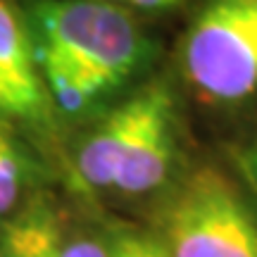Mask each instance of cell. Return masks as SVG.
<instances>
[{
	"instance_id": "cell-1",
	"label": "cell",
	"mask_w": 257,
	"mask_h": 257,
	"mask_svg": "<svg viewBox=\"0 0 257 257\" xmlns=\"http://www.w3.org/2000/svg\"><path fill=\"white\" fill-rule=\"evenodd\" d=\"M174 146V98L165 83H150L114 107L83 141L76 167L93 188L141 195L167 181Z\"/></svg>"
},
{
	"instance_id": "cell-2",
	"label": "cell",
	"mask_w": 257,
	"mask_h": 257,
	"mask_svg": "<svg viewBox=\"0 0 257 257\" xmlns=\"http://www.w3.org/2000/svg\"><path fill=\"white\" fill-rule=\"evenodd\" d=\"M24 17L36 50L60 57L110 91L131 81L153 53L136 19L105 0H29Z\"/></svg>"
},
{
	"instance_id": "cell-3",
	"label": "cell",
	"mask_w": 257,
	"mask_h": 257,
	"mask_svg": "<svg viewBox=\"0 0 257 257\" xmlns=\"http://www.w3.org/2000/svg\"><path fill=\"white\" fill-rule=\"evenodd\" d=\"M157 240L165 257H257V217L226 176L205 167L167 202Z\"/></svg>"
},
{
	"instance_id": "cell-4",
	"label": "cell",
	"mask_w": 257,
	"mask_h": 257,
	"mask_svg": "<svg viewBox=\"0 0 257 257\" xmlns=\"http://www.w3.org/2000/svg\"><path fill=\"white\" fill-rule=\"evenodd\" d=\"M184 72L214 102L257 93V0H207L186 31Z\"/></svg>"
},
{
	"instance_id": "cell-5",
	"label": "cell",
	"mask_w": 257,
	"mask_h": 257,
	"mask_svg": "<svg viewBox=\"0 0 257 257\" xmlns=\"http://www.w3.org/2000/svg\"><path fill=\"white\" fill-rule=\"evenodd\" d=\"M50 110L24 10L0 0V117L41 121Z\"/></svg>"
},
{
	"instance_id": "cell-6",
	"label": "cell",
	"mask_w": 257,
	"mask_h": 257,
	"mask_svg": "<svg viewBox=\"0 0 257 257\" xmlns=\"http://www.w3.org/2000/svg\"><path fill=\"white\" fill-rule=\"evenodd\" d=\"M64 238L55 214L31 205L0 231V257H62Z\"/></svg>"
},
{
	"instance_id": "cell-7",
	"label": "cell",
	"mask_w": 257,
	"mask_h": 257,
	"mask_svg": "<svg viewBox=\"0 0 257 257\" xmlns=\"http://www.w3.org/2000/svg\"><path fill=\"white\" fill-rule=\"evenodd\" d=\"M27 181V157L17 141L0 128V217L8 214L22 195Z\"/></svg>"
},
{
	"instance_id": "cell-8",
	"label": "cell",
	"mask_w": 257,
	"mask_h": 257,
	"mask_svg": "<svg viewBox=\"0 0 257 257\" xmlns=\"http://www.w3.org/2000/svg\"><path fill=\"white\" fill-rule=\"evenodd\" d=\"M107 257H165L157 236L141 231L121 229L110 240H105Z\"/></svg>"
},
{
	"instance_id": "cell-9",
	"label": "cell",
	"mask_w": 257,
	"mask_h": 257,
	"mask_svg": "<svg viewBox=\"0 0 257 257\" xmlns=\"http://www.w3.org/2000/svg\"><path fill=\"white\" fill-rule=\"evenodd\" d=\"M62 257H107V248L105 243L93 238H74V240H64Z\"/></svg>"
},
{
	"instance_id": "cell-10",
	"label": "cell",
	"mask_w": 257,
	"mask_h": 257,
	"mask_svg": "<svg viewBox=\"0 0 257 257\" xmlns=\"http://www.w3.org/2000/svg\"><path fill=\"white\" fill-rule=\"evenodd\" d=\"M105 3H112L117 8L124 10H146V12H155V10H167L176 5L179 0H105Z\"/></svg>"
},
{
	"instance_id": "cell-11",
	"label": "cell",
	"mask_w": 257,
	"mask_h": 257,
	"mask_svg": "<svg viewBox=\"0 0 257 257\" xmlns=\"http://www.w3.org/2000/svg\"><path fill=\"white\" fill-rule=\"evenodd\" d=\"M248 169H250V176L255 179V184H257V141H255V146H252V150L248 153Z\"/></svg>"
}]
</instances>
